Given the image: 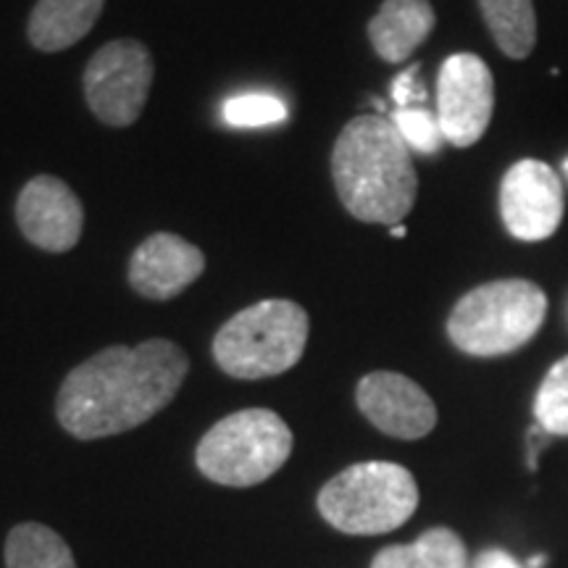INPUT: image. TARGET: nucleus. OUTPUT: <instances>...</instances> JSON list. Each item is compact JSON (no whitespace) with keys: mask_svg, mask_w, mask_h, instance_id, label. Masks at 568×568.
Returning a JSON list of instances; mask_svg holds the SVG:
<instances>
[{"mask_svg":"<svg viewBox=\"0 0 568 568\" xmlns=\"http://www.w3.org/2000/svg\"><path fill=\"white\" fill-rule=\"evenodd\" d=\"M190 361L172 339L113 345L69 372L55 414L77 439L122 435L151 422L180 393Z\"/></svg>","mask_w":568,"mask_h":568,"instance_id":"1","label":"nucleus"},{"mask_svg":"<svg viewBox=\"0 0 568 568\" xmlns=\"http://www.w3.org/2000/svg\"><path fill=\"white\" fill-rule=\"evenodd\" d=\"M332 176L345 211L364 224H400L418 195L414 153L382 113L345 124L332 151Z\"/></svg>","mask_w":568,"mask_h":568,"instance_id":"2","label":"nucleus"},{"mask_svg":"<svg viewBox=\"0 0 568 568\" xmlns=\"http://www.w3.org/2000/svg\"><path fill=\"white\" fill-rule=\"evenodd\" d=\"M548 318V295L529 280H495L468 290L447 316V337L474 358H500L529 345Z\"/></svg>","mask_w":568,"mask_h":568,"instance_id":"3","label":"nucleus"},{"mask_svg":"<svg viewBox=\"0 0 568 568\" xmlns=\"http://www.w3.org/2000/svg\"><path fill=\"white\" fill-rule=\"evenodd\" d=\"M318 514L343 535H387L418 508V485L406 466L364 460L347 466L318 493Z\"/></svg>","mask_w":568,"mask_h":568,"instance_id":"4","label":"nucleus"},{"mask_svg":"<svg viewBox=\"0 0 568 568\" xmlns=\"http://www.w3.org/2000/svg\"><path fill=\"white\" fill-rule=\"evenodd\" d=\"M308 314L293 301H261L234 314L213 337V358L234 379L290 372L308 343Z\"/></svg>","mask_w":568,"mask_h":568,"instance_id":"5","label":"nucleus"},{"mask_svg":"<svg viewBox=\"0 0 568 568\" xmlns=\"http://www.w3.org/2000/svg\"><path fill=\"white\" fill-rule=\"evenodd\" d=\"M293 453V432L268 408H245L205 432L195 450L203 477L224 487H253L274 477Z\"/></svg>","mask_w":568,"mask_h":568,"instance_id":"6","label":"nucleus"},{"mask_svg":"<svg viewBox=\"0 0 568 568\" xmlns=\"http://www.w3.org/2000/svg\"><path fill=\"white\" fill-rule=\"evenodd\" d=\"M153 55L140 40H113L84 69V98L98 122L130 126L140 119L153 84Z\"/></svg>","mask_w":568,"mask_h":568,"instance_id":"7","label":"nucleus"},{"mask_svg":"<svg viewBox=\"0 0 568 568\" xmlns=\"http://www.w3.org/2000/svg\"><path fill=\"white\" fill-rule=\"evenodd\" d=\"M495 111L493 71L479 55H447L437 74V119L445 142L471 148L485 138Z\"/></svg>","mask_w":568,"mask_h":568,"instance_id":"8","label":"nucleus"},{"mask_svg":"<svg viewBox=\"0 0 568 568\" xmlns=\"http://www.w3.org/2000/svg\"><path fill=\"white\" fill-rule=\"evenodd\" d=\"M564 182L545 161L521 159L500 182V219L510 237L542 243L564 222Z\"/></svg>","mask_w":568,"mask_h":568,"instance_id":"9","label":"nucleus"},{"mask_svg":"<svg viewBox=\"0 0 568 568\" xmlns=\"http://www.w3.org/2000/svg\"><path fill=\"white\" fill-rule=\"evenodd\" d=\"M355 403L382 435L395 439H422L437 426L435 400L397 372L366 374L355 387Z\"/></svg>","mask_w":568,"mask_h":568,"instance_id":"10","label":"nucleus"},{"mask_svg":"<svg viewBox=\"0 0 568 568\" xmlns=\"http://www.w3.org/2000/svg\"><path fill=\"white\" fill-rule=\"evenodd\" d=\"M17 222L21 234L34 247L48 253H67L82 237V201L59 176H34L19 193Z\"/></svg>","mask_w":568,"mask_h":568,"instance_id":"11","label":"nucleus"},{"mask_svg":"<svg viewBox=\"0 0 568 568\" xmlns=\"http://www.w3.org/2000/svg\"><path fill=\"white\" fill-rule=\"evenodd\" d=\"M205 268V255L180 234L159 232L142 240L130 261L132 290L148 301H172Z\"/></svg>","mask_w":568,"mask_h":568,"instance_id":"12","label":"nucleus"},{"mask_svg":"<svg viewBox=\"0 0 568 568\" xmlns=\"http://www.w3.org/2000/svg\"><path fill=\"white\" fill-rule=\"evenodd\" d=\"M435 24L429 0H385L368 21V40L382 61L403 63L435 32Z\"/></svg>","mask_w":568,"mask_h":568,"instance_id":"13","label":"nucleus"},{"mask_svg":"<svg viewBox=\"0 0 568 568\" xmlns=\"http://www.w3.org/2000/svg\"><path fill=\"white\" fill-rule=\"evenodd\" d=\"M105 0H38L27 34L42 53H59L77 45L101 19Z\"/></svg>","mask_w":568,"mask_h":568,"instance_id":"14","label":"nucleus"},{"mask_svg":"<svg viewBox=\"0 0 568 568\" xmlns=\"http://www.w3.org/2000/svg\"><path fill=\"white\" fill-rule=\"evenodd\" d=\"M464 539L447 527L426 529L408 545H389L372 560V568H468Z\"/></svg>","mask_w":568,"mask_h":568,"instance_id":"15","label":"nucleus"},{"mask_svg":"<svg viewBox=\"0 0 568 568\" xmlns=\"http://www.w3.org/2000/svg\"><path fill=\"white\" fill-rule=\"evenodd\" d=\"M495 45L514 61L529 59L537 45V11L531 0H477Z\"/></svg>","mask_w":568,"mask_h":568,"instance_id":"16","label":"nucleus"},{"mask_svg":"<svg viewBox=\"0 0 568 568\" xmlns=\"http://www.w3.org/2000/svg\"><path fill=\"white\" fill-rule=\"evenodd\" d=\"M6 568H77L61 535L45 524H19L6 539Z\"/></svg>","mask_w":568,"mask_h":568,"instance_id":"17","label":"nucleus"},{"mask_svg":"<svg viewBox=\"0 0 568 568\" xmlns=\"http://www.w3.org/2000/svg\"><path fill=\"white\" fill-rule=\"evenodd\" d=\"M535 424L550 437H568V355L552 364L537 389Z\"/></svg>","mask_w":568,"mask_h":568,"instance_id":"18","label":"nucleus"},{"mask_svg":"<svg viewBox=\"0 0 568 568\" xmlns=\"http://www.w3.org/2000/svg\"><path fill=\"white\" fill-rule=\"evenodd\" d=\"M224 122L237 130H258V126L282 124L287 119V103L268 92H245L234 95L222 109Z\"/></svg>","mask_w":568,"mask_h":568,"instance_id":"19","label":"nucleus"},{"mask_svg":"<svg viewBox=\"0 0 568 568\" xmlns=\"http://www.w3.org/2000/svg\"><path fill=\"white\" fill-rule=\"evenodd\" d=\"M389 122L395 124V130L400 132V138L406 140L410 153L418 155H437L445 145L443 126H439L437 113H432L424 105H414V109H395Z\"/></svg>","mask_w":568,"mask_h":568,"instance_id":"20","label":"nucleus"},{"mask_svg":"<svg viewBox=\"0 0 568 568\" xmlns=\"http://www.w3.org/2000/svg\"><path fill=\"white\" fill-rule=\"evenodd\" d=\"M418 71H422V67H418V63H410L408 69H403L400 74L395 77L393 88H389L395 109H414V105H424L426 90L424 84L418 82Z\"/></svg>","mask_w":568,"mask_h":568,"instance_id":"21","label":"nucleus"},{"mask_svg":"<svg viewBox=\"0 0 568 568\" xmlns=\"http://www.w3.org/2000/svg\"><path fill=\"white\" fill-rule=\"evenodd\" d=\"M468 568H527V564L503 548H487L468 564Z\"/></svg>","mask_w":568,"mask_h":568,"instance_id":"22","label":"nucleus"},{"mask_svg":"<svg viewBox=\"0 0 568 568\" xmlns=\"http://www.w3.org/2000/svg\"><path fill=\"white\" fill-rule=\"evenodd\" d=\"M548 443H550L548 432H545L539 424H531L529 432H527V466H529V471H537V458H539V453L548 447Z\"/></svg>","mask_w":568,"mask_h":568,"instance_id":"23","label":"nucleus"},{"mask_svg":"<svg viewBox=\"0 0 568 568\" xmlns=\"http://www.w3.org/2000/svg\"><path fill=\"white\" fill-rule=\"evenodd\" d=\"M524 564H527V568H542L545 564H548V556H535V558L524 560Z\"/></svg>","mask_w":568,"mask_h":568,"instance_id":"24","label":"nucleus"},{"mask_svg":"<svg viewBox=\"0 0 568 568\" xmlns=\"http://www.w3.org/2000/svg\"><path fill=\"white\" fill-rule=\"evenodd\" d=\"M389 234H393V237H406L408 230L403 224H395V226H389Z\"/></svg>","mask_w":568,"mask_h":568,"instance_id":"25","label":"nucleus"},{"mask_svg":"<svg viewBox=\"0 0 568 568\" xmlns=\"http://www.w3.org/2000/svg\"><path fill=\"white\" fill-rule=\"evenodd\" d=\"M564 172H566V180H568V159H564Z\"/></svg>","mask_w":568,"mask_h":568,"instance_id":"26","label":"nucleus"}]
</instances>
